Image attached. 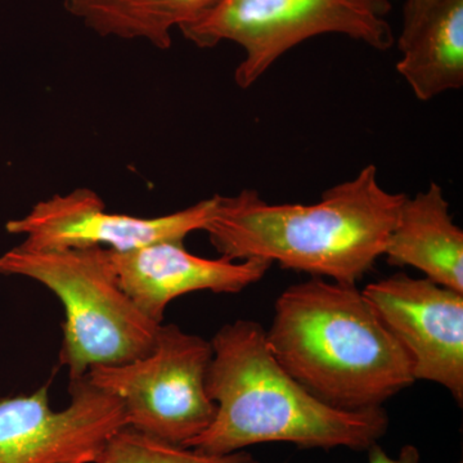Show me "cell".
<instances>
[{
	"label": "cell",
	"mask_w": 463,
	"mask_h": 463,
	"mask_svg": "<svg viewBox=\"0 0 463 463\" xmlns=\"http://www.w3.org/2000/svg\"><path fill=\"white\" fill-rule=\"evenodd\" d=\"M405 197L386 191L371 164L310 205L268 203L252 190L219 194L203 232L231 260L261 259L356 286L383 257Z\"/></svg>",
	"instance_id": "cell-1"
},
{
	"label": "cell",
	"mask_w": 463,
	"mask_h": 463,
	"mask_svg": "<svg viewBox=\"0 0 463 463\" xmlns=\"http://www.w3.org/2000/svg\"><path fill=\"white\" fill-rule=\"evenodd\" d=\"M212 346L206 392L216 413L187 448L207 455H230L265 443L368 450L388 431L383 408L339 410L298 383L274 358L258 322L228 323L216 332Z\"/></svg>",
	"instance_id": "cell-2"
},
{
	"label": "cell",
	"mask_w": 463,
	"mask_h": 463,
	"mask_svg": "<svg viewBox=\"0 0 463 463\" xmlns=\"http://www.w3.org/2000/svg\"><path fill=\"white\" fill-rule=\"evenodd\" d=\"M265 332L279 364L331 407L383 408L414 383L407 353L356 286L321 277L289 286Z\"/></svg>",
	"instance_id": "cell-3"
},
{
	"label": "cell",
	"mask_w": 463,
	"mask_h": 463,
	"mask_svg": "<svg viewBox=\"0 0 463 463\" xmlns=\"http://www.w3.org/2000/svg\"><path fill=\"white\" fill-rule=\"evenodd\" d=\"M0 274L20 276L51 289L63 307L65 322L60 362L70 381L97 365L128 364L151 352L157 323L125 294L103 248L8 250L0 257Z\"/></svg>",
	"instance_id": "cell-4"
},
{
	"label": "cell",
	"mask_w": 463,
	"mask_h": 463,
	"mask_svg": "<svg viewBox=\"0 0 463 463\" xmlns=\"http://www.w3.org/2000/svg\"><path fill=\"white\" fill-rule=\"evenodd\" d=\"M390 11L389 0H219L179 30L199 48L223 42L242 48L234 81L248 90L288 51L316 36L337 33L389 51L395 44Z\"/></svg>",
	"instance_id": "cell-5"
},
{
	"label": "cell",
	"mask_w": 463,
	"mask_h": 463,
	"mask_svg": "<svg viewBox=\"0 0 463 463\" xmlns=\"http://www.w3.org/2000/svg\"><path fill=\"white\" fill-rule=\"evenodd\" d=\"M212 341L160 325L151 352L128 364L97 365L87 376L124 405L133 430L188 447L212 425L216 405L206 392Z\"/></svg>",
	"instance_id": "cell-6"
},
{
	"label": "cell",
	"mask_w": 463,
	"mask_h": 463,
	"mask_svg": "<svg viewBox=\"0 0 463 463\" xmlns=\"http://www.w3.org/2000/svg\"><path fill=\"white\" fill-rule=\"evenodd\" d=\"M70 404L53 411L48 386L0 399V463L96 462L109 439L128 426L124 405L87 374L70 381Z\"/></svg>",
	"instance_id": "cell-7"
},
{
	"label": "cell",
	"mask_w": 463,
	"mask_h": 463,
	"mask_svg": "<svg viewBox=\"0 0 463 463\" xmlns=\"http://www.w3.org/2000/svg\"><path fill=\"white\" fill-rule=\"evenodd\" d=\"M219 194L172 214L156 218L115 214L90 188L54 194L33 206L25 216L5 224L8 233L23 234L20 246L29 250L103 248L129 251L149 243L184 242L188 234L205 231Z\"/></svg>",
	"instance_id": "cell-8"
},
{
	"label": "cell",
	"mask_w": 463,
	"mask_h": 463,
	"mask_svg": "<svg viewBox=\"0 0 463 463\" xmlns=\"http://www.w3.org/2000/svg\"><path fill=\"white\" fill-rule=\"evenodd\" d=\"M407 353L414 381H429L463 402V294L395 273L362 291Z\"/></svg>",
	"instance_id": "cell-9"
},
{
	"label": "cell",
	"mask_w": 463,
	"mask_h": 463,
	"mask_svg": "<svg viewBox=\"0 0 463 463\" xmlns=\"http://www.w3.org/2000/svg\"><path fill=\"white\" fill-rule=\"evenodd\" d=\"M109 257L125 294L157 325H163L166 307L175 298L196 291L236 294L260 281L272 267L261 259L197 257L174 241L123 252L109 250Z\"/></svg>",
	"instance_id": "cell-10"
},
{
	"label": "cell",
	"mask_w": 463,
	"mask_h": 463,
	"mask_svg": "<svg viewBox=\"0 0 463 463\" xmlns=\"http://www.w3.org/2000/svg\"><path fill=\"white\" fill-rule=\"evenodd\" d=\"M383 257L412 267L425 279L463 294V232L453 222L443 188L431 183L405 197Z\"/></svg>",
	"instance_id": "cell-11"
},
{
	"label": "cell",
	"mask_w": 463,
	"mask_h": 463,
	"mask_svg": "<svg viewBox=\"0 0 463 463\" xmlns=\"http://www.w3.org/2000/svg\"><path fill=\"white\" fill-rule=\"evenodd\" d=\"M219 0H65L70 14L100 36L142 39L158 50L172 47L174 29H182Z\"/></svg>",
	"instance_id": "cell-12"
},
{
	"label": "cell",
	"mask_w": 463,
	"mask_h": 463,
	"mask_svg": "<svg viewBox=\"0 0 463 463\" xmlns=\"http://www.w3.org/2000/svg\"><path fill=\"white\" fill-rule=\"evenodd\" d=\"M397 71L428 102L463 85V0H447L401 51Z\"/></svg>",
	"instance_id": "cell-13"
},
{
	"label": "cell",
	"mask_w": 463,
	"mask_h": 463,
	"mask_svg": "<svg viewBox=\"0 0 463 463\" xmlns=\"http://www.w3.org/2000/svg\"><path fill=\"white\" fill-rule=\"evenodd\" d=\"M94 463H260L249 453L207 455L194 448L174 446L133 430L129 426L109 439Z\"/></svg>",
	"instance_id": "cell-14"
},
{
	"label": "cell",
	"mask_w": 463,
	"mask_h": 463,
	"mask_svg": "<svg viewBox=\"0 0 463 463\" xmlns=\"http://www.w3.org/2000/svg\"><path fill=\"white\" fill-rule=\"evenodd\" d=\"M446 2L447 0H405L401 33L395 39L399 51L403 50L412 41L426 20Z\"/></svg>",
	"instance_id": "cell-15"
},
{
	"label": "cell",
	"mask_w": 463,
	"mask_h": 463,
	"mask_svg": "<svg viewBox=\"0 0 463 463\" xmlns=\"http://www.w3.org/2000/svg\"><path fill=\"white\" fill-rule=\"evenodd\" d=\"M368 463H421V455L416 447L404 446L397 457H392L376 444L368 449Z\"/></svg>",
	"instance_id": "cell-16"
},
{
	"label": "cell",
	"mask_w": 463,
	"mask_h": 463,
	"mask_svg": "<svg viewBox=\"0 0 463 463\" xmlns=\"http://www.w3.org/2000/svg\"><path fill=\"white\" fill-rule=\"evenodd\" d=\"M66 463H87L85 461H72V462H66Z\"/></svg>",
	"instance_id": "cell-17"
}]
</instances>
